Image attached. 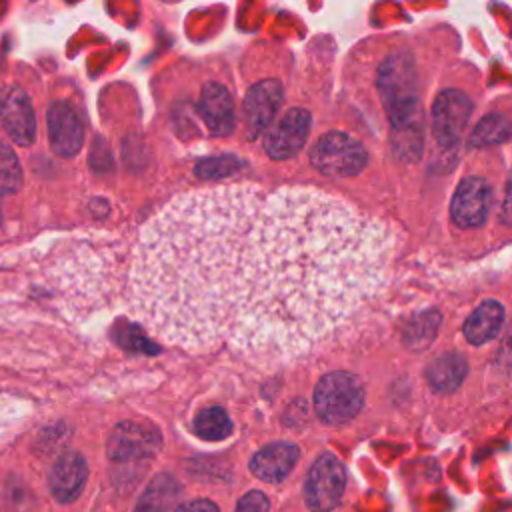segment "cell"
<instances>
[{
  "instance_id": "obj_1",
  "label": "cell",
  "mask_w": 512,
  "mask_h": 512,
  "mask_svg": "<svg viewBox=\"0 0 512 512\" xmlns=\"http://www.w3.org/2000/svg\"><path fill=\"white\" fill-rule=\"evenodd\" d=\"M390 256L382 222L318 188L220 184L146 222L128 304L168 344L294 360L378 298Z\"/></svg>"
},
{
  "instance_id": "obj_2",
  "label": "cell",
  "mask_w": 512,
  "mask_h": 512,
  "mask_svg": "<svg viewBox=\"0 0 512 512\" xmlns=\"http://www.w3.org/2000/svg\"><path fill=\"white\" fill-rule=\"evenodd\" d=\"M378 88L392 124L394 152L406 160H418L422 152V110L416 88L414 60L396 52L378 70Z\"/></svg>"
},
{
  "instance_id": "obj_3",
  "label": "cell",
  "mask_w": 512,
  "mask_h": 512,
  "mask_svg": "<svg viewBox=\"0 0 512 512\" xmlns=\"http://www.w3.org/2000/svg\"><path fill=\"white\" fill-rule=\"evenodd\" d=\"M364 404V386L350 372H328L314 388V410L326 424L350 422Z\"/></svg>"
},
{
  "instance_id": "obj_4",
  "label": "cell",
  "mask_w": 512,
  "mask_h": 512,
  "mask_svg": "<svg viewBox=\"0 0 512 512\" xmlns=\"http://www.w3.org/2000/svg\"><path fill=\"white\" fill-rule=\"evenodd\" d=\"M310 162L326 176H356L368 164L366 148L344 132H326L310 148Z\"/></svg>"
},
{
  "instance_id": "obj_5",
  "label": "cell",
  "mask_w": 512,
  "mask_h": 512,
  "mask_svg": "<svg viewBox=\"0 0 512 512\" xmlns=\"http://www.w3.org/2000/svg\"><path fill=\"white\" fill-rule=\"evenodd\" d=\"M346 488V468L332 456L322 454L308 470L304 484V500L310 512H330L342 500Z\"/></svg>"
},
{
  "instance_id": "obj_6",
  "label": "cell",
  "mask_w": 512,
  "mask_h": 512,
  "mask_svg": "<svg viewBox=\"0 0 512 512\" xmlns=\"http://www.w3.org/2000/svg\"><path fill=\"white\" fill-rule=\"evenodd\" d=\"M472 102L460 90H444L432 104V130L440 146L448 148L458 144L470 120Z\"/></svg>"
},
{
  "instance_id": "obj_7",
  "label": "cell",
  "mask_w": 512,
  "mask_h": 512,
  "mask_svg": "<svg viewBox=\"0 0 512 512\" xmlns=\"http://www.w3.org/2000/svg\"><path fill=\"white\" fill-rule=\"evenodd\" d=\"M160 448V432L142 422H120L108 438V456L116 462H134L150 458Z\"/></svg>"
},
{
  "instance_id": "obj_8",
  "label": "cell",
  "mask_w": 512,
  "mask_h": 512,
  "mask_svg": "<svg viewBox=\"0 0 512 512\" xmlns=\"http://www.w3.org/2000/svg\"><path fill=\"white\" fill-rule=\"evenodd\" d=\"M492 204V190L480 176H466L450 204V216L460 228H478L486 222Z\"/></svg>"
},
{
  "instance_id": "obj_9",
  "label": "cell",
  "mask_w": 512,
  "mask_h": 512,
  "mask_svg": "<svg viewBox=\"0 0 512 512\" xmlns=\"http://www.w3.org/2000/svg\"><path fill=\"white\" fill-rule=\"evenodd\" d=\"M310 132V112L304 108H290L280 122L266 134L264 150L272 160H288L296 156L306 144Z\"/></svg>"
},
{
  "instance_id": "obj_10",
  "label": "cell",
  "mask_w": 512,
  "mask_h": 512,
  "mask_svg": "<svg viewBox=\"0 0 512 512\" xmlns=\"http://www.w3.org/2000/svg\"><path fill=\"white\" fill-rule=\"evenodd\" d=\"M48 140L58 156H76L84 144V124L78 112L64 100L54 102L46 114Z\"/></svg>"
},
{
  "instance_id": "obj_11",
  "label": "cell",
  "mask_w": 512,
  "mask_h": 512,
  "mask_svg": "<svg viewBox=\"0 0 512 512\" xmlns=\"http://www.w3.org/2000/svg\"><path fill=\"white\" fill-rule=\"evenodd\" d=\"M282 84L278 80H262L248 88L244 98V120L246 136L250 140L258 138L272 122L274 114L282 104Z\"/></svg>"
},
{
  "instance_id": "obj_12",
  "label": "cell",
  "mask_w": 512,
  "mask_h": 512,
  "mask_svg": "<svg viewBox=\"0 0 512 512\" xmlns=\"http://www.w3.org/2000/svg\"><path fill=\"white\" fill-rule=\"evenodd\" d=\"M0 122L16 144L30 146L36 138V116L26 92L8 86L0 92Z\"/></svg>"
},
{
  "instance_id": "obj_13",
  "label": "cell",
  "mask_w": 512,
  "mask_h": 512,
  "mask_svg": "<svg viewBox=\"0 0 512 512\" xmlns=\"http://www.w3.org/2000/svg\"><path fill=\"white\" fill-rule=\"evenodd\" d=\"M88 466L80 452H64L56 458L50 472V492L60 504L76 500L86 484Z\"/></svg>"
},
{
  "instance_id": "obj_14",
  "label": "cell",
  "mask_w": 512,
  "mask_h": 512,
  "mask_svg": "<svg viewBox=\"0 0 512 512\" xmlns=\"http://www.w3.org/2000/svg\"><path fill=\"white\" fill-rule=\"evenodd\" d=\"M198 110L212 136H228L234 130L232 96L222 84L218 82L204 84Z\"/></svg>"
},
{
  "instance_id": "obj_15",
  "label": "cell",
  "mask_w": 512,
  "mask_h": 512,
  "mask_svg": "<svg viewBox=\"0 0 512 512\" xmlns=\"http://www.w3.org/2000/svg\"><path fill=\"white\" fill-rule=\"evenodd\" d=\"M298 456H300V450L296 444L274 442L260 448L252 456L250 470L256 478L264 482H282L296 466Z\"/></svg>"
},
{
  "instance_id": "obj_16",
  "label": "cell",
  "mask_w": 512,
  "mask_h": 512,
  "mask_svg": "<svg viewBox=\"0 0 512 512\" xmlns=\"http://www.w3.org/2000/svg\"><path fill=\"white\" fill-rule=\"evenodd\" d=\"M504 322V308L496 300H484L464 322L462 332L470 344H486L494 340Z\"/></svg>"
},
{
  "instance_id": "obj_17",
  "label": "cell",
  "mask_w": 512,
  "mask_h": 512,
  "mask_svg": "<svg viewBox=\"0 0 512 512\" xmlns=\"http://www.w3.org/2000/svg\"><path fill=\"white\" fill-rule=\"evenodd\" d=\"M182 496L180 482L170 474H156L140 496L134 512H168Z\"/></svg>"
},
{
  "instance_id": "obj_18",
  "label": "cell",
  "mask_w": 512,
  "mask_h": 512,
  "mask_svg": "<svg viewBox=\"0 0 512 512\" xmlns=\"http://www.w3.org/2000/svg\"><path fill=\"white\" fill-rule=\"evenodd\" d=\"M466 372H468V364H466L464 356H460L458 352H450V354L436 358L428 366L426 378L434 392L446 394V392L456 390L462 384V380L466 378Z\"/></svg>"
},
{
  "instance_id": "obj_19",
  "label": "cell",
  "mask_w": 512,
  "mask_h": 512,
  "mask_svg": "<svg viewBox=\"0 0 512 512\" xmlns=\"http://www.w3.org/2000/svg\"><path fill=\"white\" fill-rule=\"evenodd\" d=\"M512 136V122L502 116V114H486L478 124L476 128L472 130L470 138H468V144L472 148H480V146H494V144H500L504 140H508Z\"/></svg>"
},
{
  "instance_id": "obj_20",
  "label": "cell",
  "mask_w": 512,
  "mask_h": 512,
  "mask_svg": "<svg viewBox=\"0 0 512 512\" xmlns=\"http://www.w3.org/2000/svg\"><path fill=\"white\" fill-rule=\"evenodd\" d=\"M194 430L204 440H224L232 434V420L220 406H208L198 412L194 420Z\"/></svg>"
},
{
  "instance_id": "obj_21",
  "label": "cell",
  "mask_w": 512,
  "mask_h": 512,
  "mask_svg": "<svg viewBox=\"0 0 512 512\" xmlns=\"http://www.w3.org/2000/svg\"><path fill=\"white\" fill-rule=\"evenodd\" d=\"M244 168V162L236 156H216V158H206L196 164V174L202 178H220V176H230Z\"/></svg>"
},
{
  "instance_id": "obj_22",
  "label": "cell",
  "mask_w": 512,
  "mask_h": 512,
  "mask_svg": "<svg viewBox=\"0 0 512 512\" xmlns=\"http://www.w3.org/2000/svg\"><path fill=\"white\" fill-rule=\"evenodd\" d=\"M0 184L10 192H16L22 184V170L18 158L14 150L6 144H0Z\"/></svg>"
},
{
  "instance_id": "obj_23",
  "label": "cell",
  "mask_w": 512,
  "mask_h": 512,
  "mask_svg": "<svg viewBox=\"0 0 512 512\" xmlns=\"http://www.w3.org/2000/svg\"><path fill=\"white\" fill-rule=\"evenodd\" d=\"M440 322V316L436 312H426L418 318H414L412 326L408 328L406 332V338L412 346H424L428 344L430 340H434V334H436V326Z\"/></svg>"
},
{
  "instance_id": "obj_24",
  "label": "cell",
  "mask_w": 512,
  "mask_h": 512,
  "mask_svg": "<svg viewBox=\"0 0 512 512\" xmlns=\"http://www.w3.org/2000/svg\"><path fill=\"white\" fill-rule=\"evenodd\" d=\"M268 510H270V500L266 498V494L260 490H252L238 500L234 512H268Z\"/></svg>"
},
{
  "instance_id": "obj_25",
  "label": "cell",
  "mask_w": 512,
  "mask_h": 512,
  "mask_svg": "<svg viewBox=\"0 0 512 512\" xmlns=\"http://www.w3.org/2000/svg\"><path fill=\"white\" fill-rule=\"evenodd\" d=\"M174 512H220V508L212 500L200 498V500H190L186 504H180Z\"/></svg>"
},
{
  "instance_id": "obj_26",
  "label": "cell",
  "mask_w": 512,
  "mask_h": 512,
  "mask_svg": "<svg viewBox=\"0 0 512 512\" xmlns=\"http://www.w3.org/2000/svg\"><path fill=\"white\" fill-rule=\"evenodd\" d=\"M502 220L506 224H512V174L508 178V186H506V196H504V204H502Z\"/></svg>"
}]
</instances>
